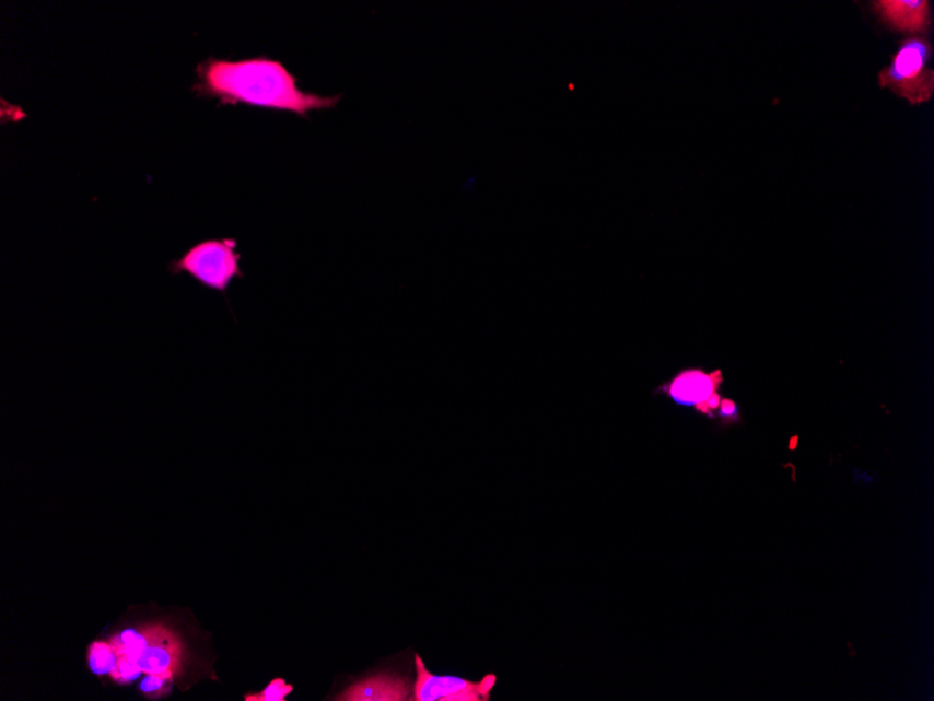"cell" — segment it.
I'll list each match as a JSON object with an SVG mask.
<instances>
[{"label":"cell","mask_w":934,"mask_h":701,"mask_svg":"<svg viewBox=\"0 0 934 701\" xmlns=\"http://www.w3.org/2000/svg\"><path fill=\"white\" fill-rule=\"evenodd\" d=\"M118 653L107 641H94L87 650V663L95 675L103 676L113 673Z\"/></svg>","instance_id":"obj_10"},{"label":"cell","mask_w":934,"mask_h":701,"mask_svg":"<svg viewBox=\"0 0 934 701\" xmlns=\"http://www.w3.org/2000/svg\"><path fill=\"white\" fill-rule=\"evenodd\" d=\"M237 247L235 238L205 239L171 260L168 270L173 274L187 273L203 288L225 294L234 279L245 278Z\"/></svg>","instance_id":"obj_2"},{"label":"cell","mask_w":934,"mask_h":701,"mask_svg":"<svg viewBox=\"0 0 934 701\" xmlns=\"http://www.w3.org/2000/svg\"><path fill=\"white\" fill-rule=\"evenodd\" d=\"M717 388L720 385L715 384L711 374L700 369H688L677 374L669 383L663 384L656 393H665L681 407L697 409L701 404H705Z\"/></svg>","instance_id":"obj_7"},{"label":"cell","mask_w":934,"mask_h":701,"mask_svg":"<svg viewBox=\"0 0 934 701\" xmlns=\"http://www.w3.org/2000/svg\"><path fill=\"white\" fill-rule=\"evenodd\" d=\"M873 4L883 22L900 32L922 33L931 26V3L926 0H880Z\"/></svg>","instance_id":"obj_6"},{"label":"cell","mask_w":934,"mask_h":701,"mask_svg":"<svg viewBox=\"0 0 934 701\" xmlns=\"http://www.w3.org/2000/svg\"><path fill=\"white\" fill-rule=\"evenodd\" d=\"M411 696L408 679L399 675L380 674L350 686L336 700L345 701H404Z\"/></svg>","instance_id":"obj_8"},{"label":"cell","mask_w":934,"mask_h":701,"mask_svg":"<svg viewBox=\"0 0 934 701\" xmlns=\"http://www.w3.org/2000/svg\"><path fill=\"white\" fill-rule=\"evenodd\" d=\"M160 623H149L140 626V628L127 629L124 632L114 634L109 639L118 655H128L130 658H137L142 651L148 647L150 641L157 633Z\"/></svg>","instance_id":"obj_9"},{"label":"cell","mask_w":934,"mask_h":701,"mask_svg":"<svg viewBox=\"0 0 934 701\" xmlns=\"http://www.w3.org/2000/svg\"><path fill=\"white\" fill-rule=\"evenodd\" d=\"M184 643L179 634L170 629L168 626L160 623L157 633L154 634L148 647L138 655L137 661L144 675L149 674H179L183 667Z\"/></svg>","instance_id":"obj_5"},{"label":"cell","mask_w":934,"mask_h":701,"mask_svg":"<svg viewBox=\"0 0 934 701\" xmlns=\"http://www.w3.org/2000/svg\"><path fill=\"white\" fill-rule=\"evenodd\" d=\"M715 418L722 419L723 424L736 423L740 419L739 407L732 399H722L720 413L715 414Z\"/></svg>","instance_id":"obj_14"},{"label":"cell","mask_w":934,"mask_h":701,"mask_svg":"<svg viewBox=\"0 0 934 701\" xmlns=\"http://www.w3.org/2000/svg\"><path fill=\"white\" fill-rule=\"evenodd\" d=\"M416 684L410 700L413 701H487L491 698L497 676L486 675L479 682L458 676L433 675L425 668L424 661L416 655Z\"/></svg>","instance_id":"obj_4"},{"label":"cell","mask_w":934,"mask_h":701,"mask_svg":"<svg viewBox=\"0 0 934 701\" xmlns=\"http://www.w3.org/2000/svg\"><path fill=\"white\" fill-rule=\"evenodd\" d=\"M142 674L143 670L140 669L137 661L128 657V655H118L117 663H115L113 673L109 676L115 682L127 685L138 679Z\"/></svg>","instance_id":"obj_12"},{"label":"cell","mask_w":934,"mask_h":701,"mask_svg":"<svg viewBox=\"0 0 934 701\" xmlns=\"http://www.w3.org/2000/svg\"><path fill=\"white\" fill-rule=\"evenodd\" d=\"M174 676L170 674H149L145 675L143 682L140 684V690L149 700H159L170 693V682Z\"/></svg>","instance_id":"obj_11"},{"label":"cell","mask_w":934,"mask_h":701,"mask_svg":"<svg viewBox=\"0 0 934 701\" xmlns=\"http://www.w3.org/2000/svg\"><path fill=\"white\" fill-rule=\"evenodd\" d=\"M932 45L923 37H909L892 55L890 67L878 73V84L891 89L912 105L927 103L934 94V72L929 68Z\"/></svg>","instance_id":"obj_3"},{"label":"cell","mask_w":934,"mask_h":701,"mask_svg":"<svg viewBox=\"0 0 934 701\" xmlns=\"http://www.w3.org/2000/svg\"><path fill=\"white\" fill-rule=\"evenodd\" d=\"M293 692V685L285 684L284 679L276 678L266 686L260 693L245 696V701H284Z\"/></svg>","instance_id":"obj_13"},{"label":"cell","mask_w":934,"mask_h":701,"mask_svg":"<svg viewBox=\"0 0 934 701\" xmlns=\"http://www.w3.org/2000/svg\"><path fill=\"white\" fill-rule=\"evenodd\" d=\"M192 86L200 97L218 98L220 105L245 104L278 109L306 118L311 112L335 108L341 96H319L299 87L297 78L280 61L256 57L231 61L210 57L196 67Z\"/></svg>","instance_id":"obj_1"},{"label":"cell","mask_w":934,"mask_h":701,"mask_svg":"<svg viewBox=\"0 0 934 701\" xmlns=\"http://www.w3.org/2000/svg\"><path fill=\"white\" fill-rule=\"evenodd\" d=\"M721 400H722V398H721V395L717 394V390H716V393L712 394L710 398H708L707 405H708V408H710L711 412L715 413V410L720 409Z\"/></svg>","instance_id":"obj_15"}]
</instances>
